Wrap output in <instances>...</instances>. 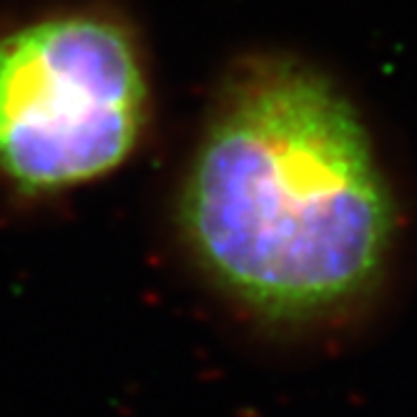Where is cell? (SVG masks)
Returning <instances> with one entry per match:
<instances>
[{
    "label": "cell",
    "mask_w": 417,
    "mask_h": 417,
    "mask_svg": "<svg viewBox=\"0 0 417 417\" xmlns=\"http://www.w3.org/2000/svg\"><path fill=\"white\" fill-rule=\"evenodd\" d=\"M179 226L236 310L307 327L380 287L400 208L352 98L300 58L252 56L221 80L204 118Z\"/></svg>",
    "instance_id": "6da1fadb"
},
{
    "label": "cell",
    "mask_w": 417,
    "mask_h": 417,
    "mask_svg": "<svg viewBox=\"0 0 417 417\" xmlns=\"http://www.w3.org/2000/svg\"><path fill=\"white\" fill-rule=\"evenodd\" d=\"M151 83L136 33L60 11L0 33V201L41 206L116 174L141 146Z\"/></svg>",
    "instance_id": "7a4b0ae2"
}]
</instances>
